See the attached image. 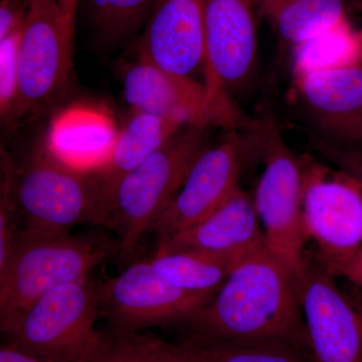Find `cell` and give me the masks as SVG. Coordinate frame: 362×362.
Returning a JSON list of instances; mask_svg holds the SVG:
<instances>
[{
    "mask_svg": "<svg viewBox=\"0 0 362 362\" xmlns=\"http://www.w3.org/2000/svg\"><path fill=\"white\" fill-rule=\"evenodd\" d=\"M298 275L266 243L185 324L190 334L220 341L280 340L309 347Z\"/></svg>",
    "mask_w": 362,
    "mask_h": 362,
    "instance_id": "1",
    "label": "cell"
},
{
    "mask_svg": "<svg viewBox=\"0 0 362 362\" xmlns=\"http://www.w3.org/2000/svg\"><path fill=\"white\" fill-rule=\"evenodd\" d=\"M117 252L118 240L107 235L18 230L0 270L1 329L45 293L89 277Z\"/></svg>",
    "mask_w": 362,
    "mask_h": 362,
    "instance_id": "2",
    "label": "cell"
},
{
    "mask_svg": "<svg viewBox=\"0 0 362 362\" xmlns=\"http://www.w3.org/2000/svg\"><path fill=\"white\" fill-rule=\"evenodd\" d=\"M11 164L21 230L66 233L82 223L108 228V207L90 173L59 161L45 145L21 162L11 157Z\"/></svg>",
    "mask_w": 362,
    "mask_h": 362,
    "instance_id": "3",
    "label": "cell"
},
{
    "mask_svg": "<svg viewBox=\"0 0 362 362\" xmlns=\"http://www.w3.org/2000/svg\"><path fill=\"white\" fill-rule=\"evenodd\" d=\"M204 129L182 128L114 187L108 199V228L118 235L117 254L124 262L134 256L143 235L161 218L206 149Z\"/></svg>",
    "mask_w": 362,
    "mask_h": 362,
    "instance_id": "4",
    "label": "cell"
},
{
    "mask_svg": "<svg viewBox=\"0 0 362 362\" xmlns=\"http://www.w3.org/2000/svg\"><path fill=\"white\" fill-rule=\"evenodd\" d=\"M100 285L89 276L45 293L2 328L7 342L47 362H78L99 332Z\"/></svg>",
    "mask_w": 362,
    "mask_h": 362,
    "instance_id": "5",
    "label": "cell"
},
{
    "mask_svg": "<svg viewBox=\"0 0 362 362\" xmlns=\"http://www.w3.org/2000/svg\"><path fill=\"white\" fill-rule=\"evenodd\" d=\"M258 132L259 153L265 168L254 197L255 206L267 246L299 274L309 240L304 221L303 159L286 144L271 116L259 121Z\"/></svg>",
    "mask_w": 362,
    "mask_h": 362,
    "instance_id": "6",
    "label": "cell"
},
{
    "mask_svg": "<svg viewBox=\"0 0 362 362\" xmlns=\"http://www.w3.org/2000/svg\"><path fill=\"white\" fill-rule=\"evenodd\" d=\"M74 23L59 0H28L20 47L13 118L37 113L68 87L73 66Z\"/></svg>",
    "mask_w": 362,
    "mask_h": 362,
    "instance_id": "7",
    "label": "cell"
},
{
    "mask_svg": "<svg viewBox=\"0 0 362 362\" xmlns=\"http://www.w3.org/2000/svg\"><path fill=\"white\" fill-rule=\"evenodd\" d=\"M304 221L320 265L333 276L362 247V189L341 171L303 161Z\"/></svg>",
    "mask_w": 362,
    "mask_h": 362,
    "instance_id": "8",
    "label": "cell"
},
{
    "mask_svg": "<svg viewBox=\"0 0 362 362\" xmlns=\"http://www.w3.org/2000/svg\"><path fill=\"white\" fill-rule=\"evenodd\" d=\"M252 152L259 153L256 126L246 136L233 134L218 146L204 149L150 230L156 235L157 247L201 223L228 201L240 187L243 164Z\"/></svg>",
    "mask_w": 362,
    "mask_h": 362,
    "instance_id": "9",
    "label": "cell"
},
{
    "mask_svg": "<svg viewBox=\"0 0 362 362\" xmlns=\"http://www.w3.org/2000/svg\"><path fill=\"white\" fill-rule=\"evenodd\" d=\"M213 297L176 287L145 259L101 282L100 315L108 319L111 328L140 331L185 323Z\"/></svg>",
    "mask_w": 362,
    "mask_h": 362,
    "instance_id": "10",
    "label": "cell"
},
{
    "mask_svg": "<svg viewBox=\"0 0 362 362\" xmlns=\"http://www.w3.org/2000/svg\"><path fill=\"white\" fill-rule=\"evenodd\" d=\"M123 93L131 110L173 119L185 126L214 125L249 131L256 125V121L243 117L233 104L214 101L204 84L161 70L139 58L124 71Z\"/></svg>",
    "mask_w": 362,
    "mask_h": 362,
    "instance_id": "11",
    "label": "cell"
},
{
    "mask_svg": "<svg viewBox=\"0 0 362 362\" xmlns=\"http://www.w3.org/2000/svg\"><path fill=\"white\" fill-rule=\"evenodd\" d=\"M256 0H204L206 86L218 103L247 84L258 65Z\"/></svg>",
    "mask_w": 362,
    "mask_h": 362,
    "instance_id": "12",
    "label": "cell"
},
{
    "mask_svg": "<svg viewBox=\"0 0 362 362\" xmlns=\"http://www.w3.org/2000/svg\"><path fill=\"white\" fill-rule=\"evenodd\" d=\"M334 277L309 259L298 275L309 349L315 362H362L361 315Z\"/></svg>",
    "mask_w": 362,
    "mask_h": 362,
    "instance_id": "13",
    "label": "cell"
},
{
    "mask_svg": "<svg viewBox=\"0 0 362 362\" xmlns=\"http://www.w3.org/2000/svg\"><path fill=\"white\" fill-rule=\"evenodd\" d=\"M138 58L190 77L206 61L204 0H160L143 28Z\"/></svg>",
    "mask_w": 362,
    "mask_h": 362,
    "instance_id": "14",
    "label": "cell"
},
{
    "mask_svg": "<svg viewBox=\"0 0 362 362\" xmlns=\"http://www.w3.org/2000/svg\"><path fill=\"white\" fill-rule=\"evenodd\" d=\"M305 108L330 142L362 140V63L294 75Z\"/></svg>",
    "mask_w": 362,
    "mask_h": 362,
    "instance_id": "15",
    "label": "cell"
},
{
    "mask_svg": "<svg viewBox=\"0 0 362 362\" xmlns=\"http://www.w3.org/2000/svg\"><path fill=\"white\" fill-rule=\"evenodd\" d=\"M264 244L265 235L254 197L240 187L206 218L177 233L156 250H190L220 256L245 257Z\"/></svg>",
    "mask_w": 362,
    "mask_h": 362,
    "instance_id": "16",
    "label": "cell"
},
{
    "mask_svg": "<svg viewBox=\"0 0 362 362\" xmlns=\"http://www.w3.org/2000/svg\"><path fill=\"white\" fill-rule=\"evenodd\" d=\"M118 133L108 112L90 105H74L52 119L44 145L66 165L94 173L110 157Z\"/></svg>",
    "mask_w": 362,
    "mask_h": 362,
    "instance_id": "17",
    "label": "cell"
},
{
    "mask_svg": "<svg viewBox=\"0 0 362 362\" xmlns=\"http://www.w3.org/2000/svg\"><path fill=\"white\" fill-rule=\"evenodd\" d=\"M185 127L187 126L173 119L131 110L129 118L119 128L108 160L96 173H90L107 207L117 183Z\"/></svg>",
    "mask_w": 362,
    "mask_h": 362,
    "instance_id": "18",
    "label": "cell"
},
{
    "mask_svg": "<svg viewBox=\"0 0 362 362\" xmlns=\"http://www.w3.org/2000/svg\"><path fill=\"white\" fill-rule=\"evenodd\" d=\"M258 13L292 47L347 20L345 0H256Z\"/></svg>",
    "mask_w": 362,
    "mask_h": 362,
    "instance_id": "19",
    "label": "cell"
},
{
    "mask_svg": "<svg viewBox=\"0 0 362 362\" xmlns=\"http://www.w3.org/2000/svg\"><path fill=\"white\" fill-rule=\"evenodd\" d=\"M245 257L220 256L190 250H156L147 259L162 277L176 287L214 296Z\"/></svg>",
    "mask_w": 362,
    "mask_h": 362,
    "instance_id": "20",
    "label": "cell"
},
{
    "mask_svg": "<svg viewBox=\"0 0 362 362\" xmlns=\"http://www.w3.org/2000/svg\"><path fill=\"white\" fill-rule=\"evenodd\" d=\"M177 346L188 362H315L309 347L280 340L228 342L189 334Z\"/></svg>",
    "mask_w": 362,
    "mask_h": 362,
    "instance_id": "21",
    "label": "cell"
},
{
    "mask_svg": "<svg viewBox=\"0 0 362 362\" xmlns=\"http://www.w3.org/2000/svg\"><path fill=\"white\" fill-rule=\"evenodd\" d=\"M78 362H188L177 344L139 331L109 327L98 332Z\"/></svg>",
    "mask_w": 362,
    "mask_h": 362,
    "instance_id": "22",
    "label": "cell"
},
{
    "mask_svg": "<svg viewBox=\"0 0 362 362\" xmlns=\"http://www.w3.org/2000/svg\"><path fill=\"white\" fill-rule=\"evenodd\" d=\"M292 49L294 75L357 65L362 63V32L347 18Z\"/></svg>",
    "mask_w": 362,
    "mask_h": 362,
    "instance_id": "23",
    "label": "cell"
},
{
    "mask_svg": "<svg viewBox=\"0 0 362 362\" xmlns=\"http://www.w3.org/2000/svg\"><path fill=\"white\" fill-rule=\"evenodd\" d=\"M90 21L109 40L130 37L146 25L160 0H84Z\"/></svg>",
    "mask_w": 362,
    "mask_h": 362,
    "instance_id": "24",
    "label": "cell"
},
{
    "mask_svg": "<svg viewBox=\"0 0 362 362\" xmlns=\"http://www.w3.org/2000/svg\"><path fill=\"white\" fill-rule=\"evenodd\" d=\"M23 23L0 40V114L2 120L13 118L18 94V47Z\"/></svg>",
    "mask_w": 362,
    "mask_h": 362,
    "instance_id": "25",
    "label": "cell"
},
{
    "mask_svg": "<svg viewBox=\"0 0 362 362\" xmlns=\"http://www.w3.org/2000/svg\"><path fill=\"white\" fill-rule=\"evenodd\" d=\"M311 146L338 170L352 178L362 189V152L335 144L324 138L312 136Z\"/></svg>",
    "mask_w": 362,
    "mask_h": 362,
    "instance_id": "26",
    "label": "cell"
},
{
    "mask_svg": "<svg viewBox=\"0 0 362 362\" xmlns=\"http://www.w3.org/2000/svg\"><path fill=\"white\" fill-rule=\"evenodd\" d=\"M28 0H1L0 2V40L25 21Z\"/></svg>",
    "mask_w": 362,
    "mask_h": 362,
    "instance_id": "27",
    "label": "cell"
},
{
    "mask_svg": "<svg viewBox=\"0 0 362 362\" xmlns=\"http://www.w3.org/2000/svg\"><path fill=\"white\" fill-rule=\"evenodd\" d=\"M0 362H47L26 350L6 342L0 349Z\"/></svg>",
    "mask_w": 362,
    "mask_h": 362,
    "instance_id": "28",
    "label": "cell"
},
{
    "mask_svg": "<svg viewBox=\"0 0 362 362\" xmlns=\"http://www.w3.org/2000/svg\"><path fill=\"white\" fill-rule=\"evenodd\" d=\"M338 276L346 278L350 282L362 289V247L356 252V256L343 267Z\"/></svg>",
    "mask_w": 362,
    "mask_h": 362,
    "instance_id": "29",
    "label": "cell"
},
{
    "mask_svg": "<svg viewBox=\"0 0 362 362\" xmlns=\"http://www.w3.org/2000/svg\"><path fill=\"white\" fill-rule=\"evenodd\" d=\"M59 6L62 7V11L65 13L66 18L75 23L76 13L80 0H59Z\"/></svg>",
    "mask_w": 362,
    "mask_h": 362,
    "instance_id": "30",
    "label": "cell"
},
{
    "mask_svg": "<svg viewBox=\"0 0 362 362\" xmlns=\"http://www.w3.org/2000/svg\"><path fill=\"white\" fill-rule=\"evenodd\" d=\"M354 303H356L357 310L359 312V315H361L362 322V301H361V300H356V302H354Z\"/></svg>",
    "mask_w": 362,
    "mask_h": 362,
    "instance_id": "31",
    "label": "cell"
}]
</instances>
